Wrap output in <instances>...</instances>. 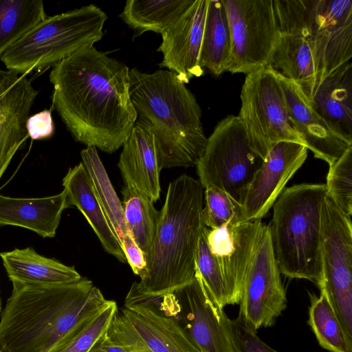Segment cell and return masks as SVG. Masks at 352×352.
Segmentation results:
<instances>
[{
    "mask_svg": "<svg viewBox=\"0 0 352 352\" xmlns=\"http://www.w3.org/2000/svg\"><path fill=\"white\" fill-rule=\"evenodd\" d=\"M327 195L346 216L352 214V146L329 166Z\"/></svg>",
    "mask_w": 352,
    "mask_h": 352,
    "instance_id": "836d02e7",
    "label": "cell"
},
{
    "mask_svg": "<svg viewBox=\"0 0 352 352\" xmlns=\"http://www.w3.org/2000/svg\"><path fill=\"white\" fill-rule=\"evenodd\" d=\"M314 109L334 129L352 138V64L340 66L316 87Z\"/></svg>",
    "mask_w": 352,
    "mask_h": 352,
    "instance_id": "cb8c5ba5",
    "label": "cell"
},
{
    "mask_svg": "<svg viewBox=\"0 0 352 352\" xmlns=\"http://www.w3.org/2000/svg\"><path fill=\"white\" fill-rule=\"evenodd\" d=\"M118 166L124 186L148 197L153 203L160 195L158 148L154 135L135 124L122 145Z\"/></svg>",
    "mask_w": 352,
    "mask_h": 352,
    "instance_id": "44dd1931",
    "label": "cell"
},
{
    "mask_svg": "<svg viewBox=\"0 0 352 352\" xmlns=\"http://www.w3.org/2000/svg\"><path fill=\"white\" fill-rule=\"evenodd\" d=\"M88 352H129L124 348L113 342L107 335L106 331L101 335Z\"/></svg>",
    "mask_w": 352,
    "mask_h": 352,
    "instance_id": "f35d334b",
    "label": "cell"
},
{
    "mask_svg": "<svg viewBox=\"0 0 352 352\" xmlns=\"http://www.w3.org/2000/svg\"><path fill=\"white\" fill-rule=\"evenodd\" d=\"M82 164L92 183L97 199L120 242L129 232L124 210L110 182L96 148L87 146L80 152Z\"/></svg>",
    "mask_w": 352,
    "mask_h": 352,
    "instance_id": "83f0119b",
    "label": "cell"
},
{
    "mask_svg": "<svg viewBox=\"0 0 352 352\" xmlns=\"http://www.w3.org/2000/svg\"><path fill=\"white\" fill-rule=\"evenodd\" d=\"M262 162L250 147L238 116L229 115L207 138L196 164L198 180L204 189L217 187L239 202Z\"/></svg>",
    "mask_w": 352,
    "mask_h": 352,
    "instance_id": "ba28073f",
    "label": "cell"
},
{
    "mask_svg": "<svg viewBox=\"0 0 352 352\" xmlns=\"http://www.w3.org/2000/svg\"><path fill=\"white\" fill-rule=\"evenodd\" d=\"M274 72L282 89L292 122L305 146L316 158L331 165L352 146V138L331 126L314 109L298 85Z\"/></svg>",
    "mask_w": 352,
    "mask_h": 352,
    "instance_id": "e0dca14e",
    "label": "cell"
},
{
    "mask_svg": "<svg viewBox=\"0 0 352 352\" xmlns=\"http://www.w3.org/2000/svg\"><path fill=\"white\" fill-rule=\"evenodd\" d=\"M66 208L63 190L41 198H14L0 195V226H19L43 238H52L56 235Z\"/></svg>",
    "mask_w": 352,
    "mask_h": 352,
    "instance_id": "603a6c76",
    "label": "cell"
},
{
    "mask_svg": "<svg viewBox=\"0 0 352 352\" xmlns=\"http://www.w3.org/2000/svg\"><path fill=\"white\" fill-rule=\"evenodd\" d=\"M263 224L260 220L208 229V244L222 272L230 305L239 303L243 280Z\"/></svg>",
    "mask_w": 352,
    "mask_h": 352,
    "instance_id": "ac0fdd59",
    "label": "cell"
},
{
    "mask_svg": "<svg viewBox=\"0 0 352 352\" xmlns=\"http://www.w3.org/2000/svg\"><path fill=\"white\" fill-rule=\"evenodd\" d=\"M122 194L124 216L129 232L146 259L155 234L159 211L148 197L135 190L124 186Z\"/></svg>",
    "mask_w": 352,
    "mask_h": 352,
    "instance_id": "f546056e",
    "label": "cell"
},
{
    "mask_svg": "<svg viewBox=\"0 0 352 352\" xmlns=\"http://www.w3.org/2000/svg\"><path fill=\"white\" fill-rule=\"evenodd\" d=\"M29 138L43 140L50 138L54 132V125L50 110L45 109L30 116L26 122Z\"/></svg>",
    "mask_w": 352,
    "mask_h": 352,
    "instance_id": "8d00e7d4",
    "label": "cell"
},
{
    "mask_svg": "<svg viewBox=\"0 0 352 352\" xmlns=\"http://www.w3.org/2000/svg\"><path fill=\"white\" fill-rule=\"evenodd\" d=\"M307 152L305 146L286 141L268 151L239 200L243 222L261 221L304 164Z\"/></svg>",
    "mask_w": 352,
    "mask_h": 352,
    "instance_id": "9a60e30c",
    "label": "cell"
},
{
    "mask_svg": "<svg viewBox=\"0 0 352 352\" xmlns=\"http://www.w3.org/2000/svg\"><path fill=\"white\" fill-rule=\"evenodd\" d=\"M208 0H194L192 3L162 33L157 51L163 54L160 67L177 74L184 84L200 77V52Z\"/></svg>",
    "mask_w": 352,
    "mask_h": 352,
    "instance_id": "2e32d148",
    "label": "cell"
},
{
    "mask_svg": "<svg viewBox=\"0 0 352 352\" xmlns=\"http://www.w3.org/2000/svg\"><path fill=\"white\" fill-rule=\"evenodd\" d=\"M278 38L268 67L300 86L311 100L316 74L304 0H272Z\"/></svg>",
    "mask_w": 352,
    "mask_h": 352,
    "instance_id": "7c38bea8",
    "label": "cell"
},
{
    "mask_svg": "<svg viewBox=\"0 0 352 352\" xmlns=\"http://www.w3.org/2000/svg\"><path fill=\"white\" fill-rule=\"evenodd\" d=\"M205 226L199 239L195 254V274L212 302L219 308L230 305L229 297L220 267L210 250Z\"/></svg>",
    "mask_w": 352,
    "mask_h": 352,
    "instance_id": "d6a6232c",
    "label": "cell"
},
{
    "mask_svg": "<svg viewBox=\"0 0 352 352\" xmlns=\"http://www.w3.org/2000/svg\"><path fill=\"white\" fill-rule=\"evenodd\" d=\"M38 93L26 75L0 69V179L29 138L26 122Z\"/></svg>",
    "mask_w": 352,
    "mask_h": 352,
    "instance_id": "d6986e66",
    "label": "cell"
},
{
    "mask_svg": "<svg viewBox=\"0 0 352 352\" xmlns=\"http://www.w3.org/2000/svg\"><path fill=\"white\" fill-rule=\"evenodd\" d=\"M107 14L94 4L47 16L0 57L7 70L26 75L54 65L102 39Z\"/></svg>",
    "mask_w": 352,
    "mask_h": 352,
    "instance_id": "8992f818",
    "label": "cell"
},
{
    "mask_svg": "<svg viewBox=\"0 0 352 352\" xmlns=\"http://www.w3.org/2000/svg\"><path fill=\"white\" fill-rule=\"evenodd\" d=\"M194 0H127L120 17L134 31V36L145 32L161 34Z\"/></svg>",
    "mask_w": 352,
    "mask_h": 352,
    "instance_id": "4316f807",
    "label": "cell"
},
{
    "mask_svg": "<svg viewBox=\"0 0 352 352\" xmlns=\"http://www.w3.org/2000/svg\"><path fill=\"white\" fill-rule=\"evenodd\" d=\"M205 207L202 209L204 225L213 230L232 223L243 222L239 202L228 192L214 186L204 188Z\"/></svg>",
    "mask_w": 352,
    "mask_h": 352,
    "instance_id": "e575fe53",
    "label": "cell"
},
{
    "mask_svg": "<svg viewBox=\"0 0 352 352\" xmlns=\"http://www.w3.org/2000/svg\"><path fill=\"white\" fill-rule=\"evenodd\" d=\"M1 297H0V311H1Z\"/></svg>",
    "mask_w": 352,
    "mask_h": 352,
    "instance_id": "ab89813d",
    "label": "cell"
},
{
    "mask_svg": "<svg viewBox=\"0 0 352 352\" xmlns=\"http://www.w3.org/2000/svg\"><path fill=\"white\" fill-rule=\"evenodd\" d=\"M305 8L317 87L352 57V1L305 0Z\"/></svg>",
    "mask_w": 352,
    "mask_h": 352,
    "instance_id": "5bb4252c",
    "label": "cell"
},
{
    "mask_svg": "<svg viewBox=\"0 0 352 352\" xmlns=\"http://www.w3.org/2000/svg\"><path fill=\"white\" fill-rule=\"evenodd\" d=\"M0 352H1V351H0Z\"/></svg>",
    "mask_w": 352,
    "mask_h": 352,
    "instance_id": "60d3db41",
    "label": "cell"
},
{
    "mask_svg": "<svg viewBox=\"0 0 352 352\" xmlns=\"http://www.w3.org/2000/svg\"><path fill=\"white\" fill-rule=\"evenodd\" d=\"M129 70L94 45L53 65L52 107L76 141L107 153L122 146L137 120Z\"/></svg>",
    "mask_w": 352,
    "mask_h": 352,
    "instance_id": "6da1fadb",
    "label": "cell"
},
{
    "mask_svg": "<svg viewBox=\"0 0 352 352\" xmlns=\"http://www.w3.org/2000/svg\"><path fill=\"white\" fill-rule=\"evenodd\" d=\"M174 294L182 297L186 314L183 327L199 352H235L226 326L227 315L212 302L195 276Z\"/></svg>",
    "mask_w": 352,
    "mask_h": 352,
    "instance_id": "ffe728a7",
    "label": "cell"
},
{
    "mask_svg": "<svg viewBox=\"0 0 352 352\" xmlns=\"http://www.w3.org/2000/svg\"><path fill=\"white\" fill-rule=\"evenodd\" d=\"M226 326L235 352H278L263 342L241 316L234 320L227 316Z\"/></svg>",
    "mask_w": 352,
    "mask_h": 352,
    "instance_id": "d590c367",
    "label": "cell"
},
{
    "mask_svg": "<svg viewBox=\"0 0 352 352\" xmlns=\"http://www.w3.org/2000/svg\"><path fill=\"white\" fill-rule=\"evenodd\" d=\"M63 186L67 208L76 207L87 220L104 250L120 262H126L121 243L102 209L82 162L68 170L63 179Z\"/></svg>",
    "mask_w": 352,
    "mask_h": 352,
    "instance_id": "7402d4cb",
    "label": "cell"
},
{
    "mask_svg": "<svg viewBox=\"0 0 352 352\" xmlns=\"http://www.w3.org/2000/svg\"><path fill=\"white\" fill-rule=\"evenodd\" d=\"M325 184H300L285 188L275 201L268 226L280 274L322 283L321 210Z\"/></svg>",
    "mask_w": 352,
    "mask_h": 352,
    "instance_id": "5b68a950",
    "label": "cell"
},
{
    "mask_svg": "<svg viewBox=\"0 0 352 352\" xmlns=\"http://www.w3.org/2000/svg\"><path fill=\"white\" fill-rule=\"evenodd\" d=\"M324 292L344 333L352 340V224L327 195L321 210Z\"/></svg>",
    "mask_w": 352,
    "mask_h": 352,
    "instance_id": "9c48e42d",
    "label": "cell"
},
{
    "mask_svg": "<svg viewBox=\"0 0 352 352\" xmlns=\"http://www.w3.org/2000/svg\"><path fill=\"white\" fill-rule=\"evenodd\" d=\"M12 283L1 316V352H49L75 325L112 301L84 277L51 285Z\"/></svg>",
    "mask_w": 352,
    "mask_h": 352,
    "instance_id": "7a4b0ae2",
    "label": "cell"
},
{
    "mask_svg": "<svg viewBox=\"0 0 352 352\" xmlns=\"http://www.w3.org/2000/svg\"><path fill=\"white\" fill-rule=\"evenodd\" d=\"M129 77L135 124L154 135L160 170L196 166L207 138L193 94L169 70L146 73L132 68Z\"/></svg>",
    "mask_w": 352,
    "mask_h": 352,
    "instance_id": "277c9868",
    "label": "cell"
},
{
    "mask_svg": "<svg viewBox=\"0 0 352 352\" xmlns=\"http://www.w3.org/2000/svg\"><path fill=\"white\" fill-rule=\"evenodd\" d=\"M47 17L41 0H0V57Z\"/></svg>",
    "mask_w": 352,
    "mask_h": 352,
    "instance_id": "f1b7e54d",
    "label": "cell"
},
{
    "mask_svg": "<svg viewBox=\"0 0 352 352\" xmlns=\"http://www.w3.org/2000/svg\"><path fill=\"white\" fill-rule=\"evenodd\" d=\"M122 248L133 273L140 277L145 271L146 261L144 252L137 245L129 232L120 241Z\"/></svg>",
    "mask_w": 352,
    "mask_h": 352,
    "instance_id": "74e56055",
    "label": "cell"
},
{
    "mask_svg": "<svg viewBox=\"0 0 352 352\" xmlns=\"http://www.w3.org/2000/svg\"><path fill=\"white\" fill-rule=\"evenodd\" d=\"M118 306L114 301L78 322L49 352H88L109 327Z\"/></svg>",
    "mask_w": 352,
    "mask_h": 352,
    "instance_id": "1f68e13d",
    "label": "cell"
},
{
    "mask_svg": "<svg viewBox=\"0 0 352 352\" xmlns=\"http://www.w3.org/2000/svg\"><path fill=\"white\" fill-rule=\"evenodd\" d=\"M239 118L252 150L262 160L280 142L305 146L296 131L274 70L263 67L246 74L241 87Z\"/></svg>",
    "mask_w": 352,
    "mask_h": 352,
    "instance_id": "52a82bcc",
    "label": "cell"
},
{
    "mask_svg": "<svg viewBox=\"0 0 352 352\" xmlns=\"http://www.w3.org/2000/svg\"><path fill=\"white\" fill-rule=\"evenodd\" d=\"M0 257L12 282L51 285L69 283L82 278L74 267L40 255L32 248L0 252Z\"/></svg>",
    "mask_w": 352,
    "mask_h": 352,
    "instance_id": "d4e9b609",
    "label": "cell"
},
{
    "mask_svg": "<svg viewBox=\"0 0 352 352\" xmlns=\"http://www.w3.org/2000/svg\"><path fill=\"white\" fill-rule=\"evenodd\" d=\"M239 304V315L256 331L273 326L287 307L286 292L267 225L262 227L243 280Z\"/></svg>",
    "mask_w": 352,
    "mask_h": 352,
    "instance_id": "4fadbf2b",
    "label": "cell"
},
{
    "mask_svg": "<svg viewBox=\"0 0 352 352\" xmlns=\"http://www.w3.org/2000/svg\"><path fill=\"white\" fill-rule=\"evenodd\" d=\"M203 201L204 188L198 179L184 174L169 184L145 271L130 292L141 298H162L195 278V254L206 226Z\"/></svg>",
    "mask_w": 352,
    "mask_h": 352,
    "instance_id": "3957f363",
    "label": "cell"
},
{
    "mask_svg": "<svg viewBox=\"0 0 352 352\" xmlns=\"http://www.w3.org/2000/svg\"><path fill=\"white\" fill-rule=\"evenodd\" d=\"M308 323L319 344L331 352H352V340L344 333L326 294H310Z\"/></svg>",
    "mask_w": 352,
    "mask_h": 352,
    "instance_id": "4dcf8cb0",
    "label": "cell"
},
{
    "mask_svg": "<svg viewBox=\"0 0 352 352\" xmlns=\"http://www.w3.org/2000/svg\"><path fill=\"white\" fill-rule=\"evenodd\" d=\"M231 33L223 0H208L200 65L212 75L226 72L231 54Z\"/></svg>",
    "mask_w": 352,
    "mask_h": 352,
    "instance_id": "484cf974",
    "label": "cell"
},
{
    "mask_svg": "<svg viewBox=\"0 0 352 352\" xmlns=\"http://www.w3.org/2000/svg\"><path fill=\"white\" fill-rule=\"evenodd\" d=\"M106 333L129 352H199L177 320L160 314L149 298L130 292Z\"/></svg>",
    "mask_w": 352,
    "mask_h": 352,
    "instance_id": "30bf717a",
    "label": "cell"
},
{
    "mask_svg": "<svg viewBox=\"0 0 352 352\" xmlns=\"http://www.w3.org/2000/svg\"><path fill=\"white\" fill-rule=\"evenodd\" d=\"M231 33L226 72L248 74L268 67L278 38L272 0H223Z\"/></svg>",
    "mask_w": 352,
    "mask_h": 352,
    "instance_id": "8fae6325",
    "label": "cell"
}]
</instances>
